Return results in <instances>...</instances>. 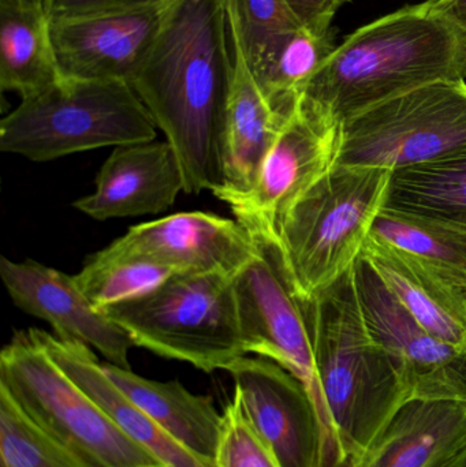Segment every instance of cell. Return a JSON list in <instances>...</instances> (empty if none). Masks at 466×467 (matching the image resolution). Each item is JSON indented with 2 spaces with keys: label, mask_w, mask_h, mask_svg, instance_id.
I'll list each match as a JSON object with an SVG mask.
<instances>
[{
  "label": "cell",
  "mask_w": 466,
  "mask_h": 467,
  "mask_svg": "<svg viewBox=\"0 0 466 467\" xmlns=\"http://www.w3.org/2000/svg\"><path fill=\"white\" fill-rule=\"evenodd\" d=\"M36 342L57 367L90 398L131 441L158 458L166 467H213L175 443L133 400H129L104 372L92 348L55 334L29 329Z\"/></svg>",
  "instance_id": "obj_18"
},
{
  "label": "cell",
  "mask_w": 466,
  "mask_h": 467,
  "mask_svg": "<svg viewBox=\"0 0 466 467\" xmlns=\"http://www.w3.org/2000/svg\"><path fill=\"white\" fill-rule=\"evenodd\" d=\"M3 285L16 307L47 321L60 339L84 343L109 364L131 369L130 335L85 296L76 276L37 261L0 258Z\"/></svg>",
  "instance_id": "obj_14"
},
{
  "label": "cell",
  "mask_w": 466,
  "mask_h": 467,
  "mask_svg": "<svg viewBox=\"0 0 466 467\" xmlns=\"http://www.w3.org/2000/svg\"><path fill=\"white\" fill-rule=\"evenodd\" d=\"M393 172L336 166L295 202L279 227V254L295 293L311 301L360 260L388 202Z\"/></svg>",
  "instance_id": "obj_5"
},
{
  "label": "cell",
  "mask_w": 466,
  "mask_h": 467,
  "mask_svg": "<svg viewBox=\"0 0 466 467\" xmlns=\"http://www.w3.org/2000/svg\"><path fill=\"white\" fill-rule=\"evenodd\" d=\"M466 438V405L409 402L360 467H438Z\"/></svg>",
  "instance_id": "obj_21"
},
{
  "label": "cell",
  "mask_w": 466,
  "mask_h": 467,
  "mask_svg": "<svg viewBox=\"0 0 466 467\" xmlns=\"http://www.w3.org/2000/svg\"><path fill=\"white\" fill-rule=\"evenodd\" d=\"M233 76L224 0H169L130 85L177 153L185 193L223 188Z\"/></svg>",
  "instance_id": "obj_1"
},
{
  "label": "cell",
  "mask_w": 466,
  "mask_h": 467,
  "mask_svg": "<svg viewBox=\"0 0 466 467\" xmlns=\"http://www.w3.org/2000/svg\"><path fill=\"white\" fill-rule=\"evenodd\" d=\"M62 78L44 0H0V88L27 98Z\"/></svg>",
  "instance_id": "obj_22"
},
{
  "label": "cell",
  "mask_w": 466,
  "mask_h": 467,
  "mask_svg": "<svg viewBox=\"0 0 466 467\" xmlns=\"http://www.w3.org/2000/svg\"><path fill=\"white\" fill-rule=\"evenodd\" d=\"M169 266L177 274H222L234 277L260 252L237 221L207 213H181L130 227L101 250Z\"/></svg>",
  "instance_id": "obj_13"
},
{
  "label": "cell",
  "mask_w": 466,
  "mask_h": 467,
  "mask_svg": "<svg viewBox=\"0 0 466 467\" xmlns=\"http://www.w3.org/2000/svg\"><path fill=\"white\" fill-rule=\"evenodd\" d=\"M369 238L466 288V227L385 205Z\"/></svg>",
  "instance_id": "obj_24"
},
{
  "label": "cell",
  "mask_w": 466,
  "mask_h": 467,
  "mask_svg": "<svg viewBox=\"0 0 466 467\" xmlns=\"http://www.w3.org/2000/svg\"><path fill=\"white\" fill-rule=\"evenodd\" d=\"M336 48L333 30L316 35L304 27L243 47L257 87L285 117L297 106L306 85Z\"/></svg>",
  "instance_id": "obj_23"
},
{
  "label": "cell",
  "mask_w": 466,
  "mask_h": 467,
  "mask_svg": "<svg viewBox=\"0 0 466 467\" xmlns=\"http://www.w3.org/2000/svg\"><path fill=\"white\" fill-rule=\"evenodd\" d=\"M311 332L317 378L345 467H360L409 402L393 358L364 318L355 266L311 299Z\"/></svg>",
  "instance_id": "obj_3"
},
{
  "label": "cell",
  "mask_w": 466,
  "mask_h": 467,
  "mask_svg": "<svg viewBox=\"0 0 466 467\" xmlns=\"http://www.w3.org/2000/svg\"><path fill=\"white\" fill-rule=\"evenodd\" d=\"M185 192L177 153L167 141L137 142L114 148L96 177L89 196L74 208L95 221L156 215Z\"/></svg>",
  "instance_id": "obj_16"
},
{
  "label": "cell",
  "mask_w": 466,
  "mask_h": 467,
  "mask_svg": "<svg viewBox=\"0 0 466 467\" xmlns=\"http://www.w3.org/2000/svg\"><path fill=\"white\" fill-rule=\"evenodd\" d=\"M341 125L298 100L265 156L254 188L227 202L254 241L274 244L290 208L337 166Z\"/></svg>",
  "instance_id": "obj_10"
},
{
  "label": "cell",
  "mask_w": 466,
  "mask_h": 467,
  "mask_svg": "<svg viewBox=\"0 0 466 467\" xmlns=\"http://www.w3.org/2000/svg\"><path fill=\"white\" fill-rule=\"evenodd\" d=\"M177 272L155 261L98 252L76 275L79 287L100 312L144 296Z\"/></svg>",
  "instance_id": "obj_26"
},
{
  "label": "cell",
  "mask_w": 466,
  "mask_h": 467,
  "mask_svg": "<svg viewBox=\"0 0 466 467\" xmlns=\"http://www.w3.org/2000/svg\"><path fill=\"white\" fill-rule=\"evenodd\" d=\"M355 285L364 318L393 358L408 402L466 405V351L424 329L363 257L355 265Z\"/></svg>",
  "instance_id": "obj_11"
},
{
  "label": "cell",
  "mask_w": 466,
  "mask_h": 467,
  "mask_svg": "<svg viewBox=\"0 0 466 467\" xmlns=\"http://www.w3.org/2000/svg\"><path fill=\"white\" fill-rule=\"evenodd\" d=\"M386 207L466 227V150L445 161L394 171Z\"/></svg>",
  "instance_id": "obj_25"
},
{
  "label": "cell",
  "mask_w": 466,
  "mask_h": 467,
  "mask_svg": "<svg viewBox=\"0 0 466 467\" xmlns=\"http://www.w3.org/2000/svg\"><path fill=\"white\" fill-rule=\"evenodd\" d=\"M230 41L234 76L224 133V185L215 194L226 204L254 188L260 167L287 118L274 109L257 87L243 46L232 33Z\"/></svg>",
  "instance_id": "obj_17"
},
{
  "label": "cell",
  "mask_w": 466,
  "mask_h": 467,
  "mask_svg": "<svg viewBox=\"0 0 466 467\" xmlns=\"http://www.w3.org/2000/svg\"><path fill=\"white\" fill-rule=\"evenodd\" d=\"M466 150V81H440L377 104L341 125L337 166L399 171Z\"/></svg>",
  "instance_id": "obj_8"
},
{
  "label": "cell",
  "mask_w": 466,
  "mask_h": 467,
  "mask_svg": "<svg viewBox=\"0 0 466 467\" xmlns=\"http://www.w3.org/2000/svg\"><path fill=\"white\" fill-rule=\"evenodd\" d=\"M435 5L466 32V0H434Z\"/></svg>",
  "instance_id": "obj_31"
},
{
  "label": "cell",
  "mask_w": 466,
  "mask_h": 467,
  "mask_svg": "<svg viewBox=\"0 0 466 467\" xmlns=\"http://www.w3.org/2000/svg\"><path fill=\"white\" fill-rule=\"evenodd\" d=\"M304 29L316 35L330 32L337 11L347 0H285Z\"/></svg>",
  "instance_id": "obj_30"
},
{
  "label": "cell",
  "mask_w": 466,
  "mask_h": 467,
  "mask_svg": "<svg viewBox=\"0 0 466 467\" xmlns=\"http://www.w3.org/2000/svg\"><path fill=\"white\" fill-rule=\"evenodd\" d=\"M163 7L49 18L60 74L130 82L152 46Z\"/></svg>",
  "instance_id": "obj_15"
},
{
  "label": "cell",
  "mask_w": 466,
  "mask_h": 467,
  "mask_svg": "<svg viewBox=\"0 0 466 467\" xmlns=\"http://www.w3.org/2000/svg\"><path fill=\"white\" fill-rule=\"evenodd\" d=\"M361 257L424 329L466 351V288L369 236Z\"/></svg>",
  "instance_id": "obj_19"
},
{
  "label": "cell",
  "mask_w": 466,
  "mask_h": 467,
  "mask_svg": "<svg viewBox=\"0 0 466 467\" xmlns=\"http://www.w3.org/2000/svg\"><path fill=\"white\" fill-rule=\"evenodd\" d=\"M104 313L136 348L205 373L227 370L248 356L238 326L234 277L226 275L175 274L155 290Z\"/></svg>",
  "instance_id": "obj_6"
},
{
  "label": "cell",
  "mask_w": 466,
  "mask_h": 467,
  "mask_svg": "<svg viewBox=\"0 0 466 467\" xmlns=\"http://www.w3.org/2000/svg\"><path fill=\"white\" fill-rule=\"evenodd\" d=\"M0 467H88L30 421L0 389Z\"/></svg>",
  "instance_id": "obj_27"
},
{
  "label": "cell",
  "mask_w": 466,
  "mask_h": 467,
  "mask_svg": "<svg viewBox=\"0 0 466 467\" xmlns=\"http://www.w3.org/2000/svg\"><path fill=\"white\" fill-rule=\"evenodd\" d=\"M465 78L466 32L430 0L347 36L312 77L301 100L342 125L424 85Z\"/></svg>",
  "instance_id": "obj_2"
},
{
  "label": "cell",
  "mask_w": 466,
  "mask_h": 467,
  "mask_svg": "<svg viewBox=\"0 0 466 467\" xmlns=\"http://www.w3.org/2000/svg\"><path fill=\"white\" fill-rule=\"evenodd\" d=\"M257 244V257L234 276L243 348L246 354H256L281 365L305 386L322 424V467H345L344 452L315 365L311 301L295 293L278 247Z\"/></svg>",
  "instance_id": "obj_9"
},
{
  "label": "cell",
  "mask_w": 466,
  "mask_h": 467,
  "mask_svg": "<svg viewBox=\"0 0 466 467\" xmlns=\"http://www.w3.org/2000/svg\"><path fill=\"white\" fill-rule=\"evenodd\" d=\"M0 389L30 421L88 467H166L123 433L29 331L16 332L3 348Z\"/></svg>",
  "instance_id": "obj_7"
},
{
  "label": "cell",
  "mask_w": 466,
  "mask_h": 467,
  "mask_svg": "<svg viewBox=\"0 0 466 467\" xmlns=\"http://www.w3.org/2000/svg\"><path fill=\"white\" fill-rule=\"evenodd\" d=\"M438 467H466V438Z\"/></svg>",
  "instance_id": "obj_32"
},
{
  "label": "cell",
  "mask_w": 466,
  "mask_h": 467,
  "mask_svg": "<svg viewBox=\"0 0 466 467\" xmlns=\"http://www.w3.org/2000/svg\"><path fill=\"white\" fill-rule=\"evenodd\" d=\"M215 467H281L275 455L257 436L235 395L224 406Z\"/></svg>",
  "instance_id": "obj_28"
},
{
  "label": "cell",
  "mask_w": 466,
  "mask_h": 467,
  "mask_svg": "<svg viewBox=\"0 0 466 467\" xmlns=\"http://www.w3.org/2000/svg\"><path fill=\"white\" fill-rule=\"evenodd\" d=\"M169 0H44L49 18L161 7Z\"/></svg>",
  "instance_id": "obj_29"
},
{
  "label": "cell",
  "mask_w": 466,
  "mask_h": 467,
  "mask_svg": "<svg viewBox=\"0 0 466 467\" xmlns=\"http://www.w3.org/2000/svg\"><path fill=\"white\" fill-rule=\"evenodd\" d=\"M158 126L130 82L62 77L0 122V150L49 161L106 147L155 141Z\"/></svg>",
  "instance_id": "obj_4"
},
{
  "label": "cell",
  "mask_w": 466,
  "mask_h": 467,
  "mask_svg": "<svg viewBox=\"0 0 466 467\" xmlns=\"http://www.w3.org/2000/svg\"><path fill=\"white\" fill-rule=\"evenodd\" d=\"M226 372L243 414L281 467H322L323 431L308 389L264 357L245 356Z\"/></svg>",
  "instance_id": "obj_12"
},
{
  "label": "cell",
  "mask_w": 466,
  "mask_h": 467,
  "mask_svg": "<svg viewBox=\"0 0 466 467\" xmlns=\"http://www.w3.org/2000/svg\"><path fill=\"white\" fill-rule=\"evenodd\" d=\"M103 369L175 443L215 467L223 416L216 410L212 398L192 394L180 381L150 380L109 362Z\"/></svg>",
  "instance_id": "obj_20"
}]
</instances>
